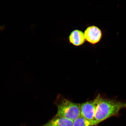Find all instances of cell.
<instances>
[{
	"label": "cell",
	"mask_w": 126,
	"mask_h": 126,
	"mask_svg": "<svg viewBox=\"0 0 126 126\" xmlns=\"http://www.w3.org/2000/svg\"><path fill=\"white\" fill-rule=\"evenodd\" d=\"M56 103L58 109L57 116L74 121L81 115L80 104L71 102L61 95L58 96Z\"/></svg>",
	"instance_id": "obj_2"
},
{
	"label": "cell",
	"mask_w": 126,
	"mask_h": 126,
	"mask_svg": "<svg viewBox=\"0 0 126 126\" xmlns=\"http://www.w3.org/2000/svg\"><path fill=\"white\" fill-rule=\"evenodd\" d=\"M4 28V26H0V30H2Z\"/></svg>",
	"instance_id": "obj_8"
},
{
	"label": "cell",
	"mask_w": 126,
	"mask_h": 126,
	"mask_svg": "<svg viewBox=\"0 0 126 126\" xmlns=\"http://www.w3.org/2000/svg\"><path fill=\"white\" fill-rule=\"evenodd\" d=\"M95 108V99L80 104L81 115L92 122V124L94 118Z\"/></svg>",
	"instance_id": "obj_4"
},
{
	"label": "cell",
	"mask_w": 126,
	"mask_h": 126,
	"mask_svg": "<svg viewBox=\"0 0 126 126\" xmlns=\"http://www.w3.org/2000/svg\"><path fill=\"white\" fill-rule=\"evenodd\" d=\"M86 40L92 45L100 42L102 37V32L100 28L94 26L88 27L84 33Z\"/></svg>",
	"instance_id": "obj_3"
},
{
	"label": "cell",
	"mask_w": 126,
	"mask_h": 126,
	"mask_svg": "<svg viewBox=\"0 0 126 126\" xmlns=\"http://www.w3.org/2000/svg\"><path fill=\"white\" fill-rule=\"evenodd\" d=\"M43 126H51L49 125V124H46V125H44Z\"/></svg>",
	"instance_id": "obj_9"
},
{
	"label": "cell",
	"mask_w": 126,
	"mask_h": 126,
	"mask_svg": "<svg viewBox=\"0 0 126 126\" xmlns=\"http://www.w3.org/2000/svg\"><path fill=\"white\" fill-rule=\"evenodd\" d=\"M68 39L70 44L76 47L83 45L86 41L84 33L78 30L72 31L69 36Z\"/></svg>",
	"instance_id": "obj_5"
},
{
	"label": "cell",
	"mask_w": 126,
	"mask_h": 126,
	"mask_svg": "<svg viewBox=\"0 0 126 126\" xmlns=\"http://www.w3.org/2000/svg\"><path fill=\"white\" fill-rule=\"evenodd\" d=\"M73 126H93L92 122L87 120L81 115L73 121Z\"/></svg>",
	"instance_id": "obj_7"
},
{
	"label": "cell",
	"mask_w": 126,
	"mask_h": 126,
	"mask_svg": "<svg viewBox=\"0 0 126 126\" xmlns=\"http://www.w3.org/2000/svg\"><path fill=\"white\" fill-rule=\"evenodd\" d=\"M48 124L51 126H73V121L55 116Z\"/></svg>",
	"instance_id": "obj_6"
},
{
	"label": "cell",
	"mask_w": 126,
	"mask_h": 126,
	"mask_svg": "<svg viewBox=\"0 0 126 126\" xmlns=\"http://www.w3.org/2000/svg\"><path fill=\"white\" fill-rule=\"evenodd\" d=\"M95 99L96 108L93 126H96L111 116H117L121 109L126 108V102L103 98L100 95Z\"/></svg>",
	"instance_id": "obj_1"
}]
</instances>
